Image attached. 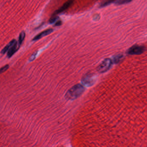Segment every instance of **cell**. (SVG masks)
Wrapping results in <instances>:
<instances>
[{
	"label": "cell",
	"instance_id": "cell-4",
	"mask_svg": "<svg viewBox=\"0 0 147 147\" xmlns=\"http://www.w3.org/2000/svg\"><path fill=\"white\" fill-rule=\"evenodd\" d=\"M73 1V0H68L67 1H66L63 4L62 6H61L59 9H57L54 12L52 16H55L61 13L62 12H63L66 9H67L68 8L70 7L71 5H72Z\"/></svg>",
	"mask_w": 147,
	"mask_h": 147
},
{
	"label": "cell",
	"instance_id": "cell-1",
	"mask_svg": "<svg viewBox=\"0 0 147 147\" xmlns=\"http://www.w3.org/2000/svg\"><path fill=\"white\" fill-rule=\"evenodd\" d=\"M85 90L84 87L80 84L76 85L68 90L65 95L66 100H74L80 97Z\"/></svg>",
	"mask_w": 147,
	"mask_h": 147
},
{
	"label": "cell",
	"instance_id": "cell-15",
	"mask_svg": "<svg viewBox=\"0 0 147 147\" xmlns=\"http://www.w3.org/2000/svg\"><path fill=\"white\" fill-rule=\"evenodd\" d=\"M36 54H35H35H33V55L29 59L30 61H33V60H34L35 59Z\"/></svg>",
	"mask_w": 147,
	"mask_h": 147
},
{
	"label": "cell",
	"instance_id": "cell-13",
	"mask_svg": "<svg viewBox=\"0 0 147 147\" xmlns=\"http://www.w3.org/2000/svg\"><path fill=\"white\" fill-rule=\"evenodd\" d=\"M9 66L8 65H6L2 67L1 68L0 73H2L3 72H5L6 71H7L9 69Z\"/></svg>",
	"mask_w": 147,
	"mask_h": 147
},
{
	"label": "cell",
	"instance_id": "cell-8",
	"mask_svg": "<svg viewBox=\"0 0 147 147\" xmlns=\"http://www.w3.org/2000/svg\"><path fill=\"white\" fill-rule=\"evenodd\" d=\"M25 36H26V33L24 31L20 33V35H19V40H18V44L19 46L21 45L23 42H24Z\"/></svg>",
	"mask_w": 147,
	"mask_h": 147
},
{
	"label": "cell",
	"instance_id": "cell-2",
	"mask_svg": "<svg viewBox=\"0 0 147 147\" xmlns=\"http://www.w3.org/2000/svg\"><path fill=\"white\" fill-rule=\"evenodd\" d=\"M112 61L109 58L106 59L101 62L97 68V70L100 73L107 71L112 65Z\"/></svg>",
	"mask_w": 147,
	"mask_h": 147
},
{
	"label": "cell",
	"instance_id": "cell-7",
	"mask_svg": "<svg viewBox=\"0 0 147 147\" xmlns=\"http://www.w3.org/2000/svg\"><path fill=\"white\" fill-rule=\"evenodd\" d=\"M16 42V40L15 39H13L12 41H11L8 44H7L5 47L2 49V50L1 52V53L4 54H5L7 52H8L9 51V48L13 46L14 44Z\"/></svg>",
	"mask_w": 147,
	"mask_h": 147
},
{
	"label": "cell",
	"instance_id": "cell-11",
	"mask_svg": "<svg viewBox=\"0 0 147 147\" xmlns=\"http://www.w3.org/2000/svg\"><path fill=\"white\" fill-rule=\"evenodd\" d=\"M123 57V56L121 55H119L115 57L114 58V61L115 63H117L118 62H119V61H120V60Z\"/></svg>",
	"mask_w": 147,
	"mask_h": 147
},
{
	"label": "cell",
	"instance_id": "cell-6",
	"mask_svg": "<svg viewBox=\"0 0 147 147\" xmlns=\"http://www.w3.org/2000/svg\"><path fill=\"white\" fill-rule=\"evenodd\" d=\"M18 43L16 42L11 47L9 48V51L7 52V56L8 58H10L16 52L19 47Z\"/></svg>",
	"mask_w": 147,
	"mask_h": 147
},
{
	"label": "cell",
	"instance_id": "cell-14",
	"mask_svg": "<svg viewBox=\"0 0 147 147\" xmlns=\"http://www.w3.org/2000/svg\"><path fill=\"white\" fill-rule=\"evenodd\" d=\"M62 21H61V20H59V21L56 22V23L55 24V25L54 26H60L62 25Z\"/></svg>",
	"mask_w": 147,
	"mask_h": 147
},
{
	"label": "cell",
	"instance_id": "cell-9",
	"mask_svg": "<svg viewBox=\"0 0 147 147\" xmlns=\"http://www.w3.org/2000/svg\"><path fill=\"white\" fill-rule=\"evenodd\" d=\"M115 0H105L100 4V7H106L112 2H114Z\"/></svg>",
	"mask_w": 147,
	"mask_h": 147
},
{
	"label": "cell",
	"instance_id": "cell-5",
	"mask_svg": "<svg viewBox=\"0 0 147 147\" xmlns=\"http://www.w3.org/2000/svg\"><path fill=\"white\" fill-rule=\"evenodd\" d=\"M53 31H54V29L53 28L47 29L46 30L43 31L42 33H39L37 35H36L35 37L33 38V41H35L39 40L43 37L50 34L53 32Z\"/></svg>",
	"mask_w": 147,
	"mask_h": 147
},
{
	"label": "cell",
	"instance_id": "cell-12",
	"mask_svg": "<svg viewBox=\"0 0 147 147\" xmlns=\"http://www.w3.org/2000/svg\"><path fill=\"white\" fill-rule=\"evenodd\" d=\"M58 18L57 16H52V17H51L50 19H49V23L50 24H53L54 22H55L57 20V19Z\"/></svg>",
	"mask_w": 147,
	"mask_h": 147
},
{
	"label": "cell",
	"instance_id": "cell-10",
	"mask_svg": "<svg viewBox=\"0 0 147 147\" xmlns=\"http://www.w3.org/2000/svg\"><path fill=\"white\" fill-rule=\"evenodd\" d=\"M132 0H116L115 4L117 5H122L128 4Z\"/></svg>",
	"mask_w": 147,
	"mask_h": 147
},
{
	"label": "cell",
	"instance_id": "cell-3",
	"mask_svg": "<svg viewBox=\"0 0 147 147\" xmlns=\"http://www.w3.org/2000/svg\"><path fill=\"white\" fill-rule=\"evenodd\" d=\"M145 51V47L143 46L134 45L128 49L127 54L130 55H138L143 53Z\"/></svg>",
	"mask_w": 147,
	"mask_h": 147
}]
</instances>
